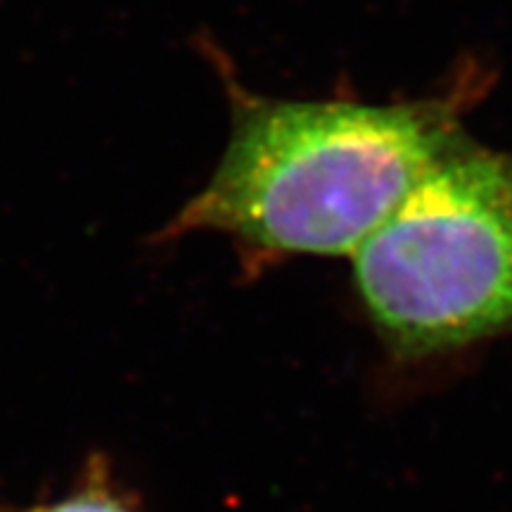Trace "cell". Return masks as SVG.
I'll use <instances>...</instances> for the list:
<instances>
[{"label": "cell", "instance_id": "2", "mask_svg": "<svg viewBox=\"0 0 512 512\" xmlns=\"http://www.w3.org/2000/svg\"><path fill=\"white\" fill-rule=\"evenodd\" d=\"M363 311L399 361L512 332V150L465 136L349 256Z\"/></svg>", "mask_w": 512, "mask_h": 512}, {"label": "cell", "instance_id": "1", "mask_svg": "<svg viewBox=\"0 0 512 512\" xmlns=\"http://www.w3.org/2000/svg\"><path fill=\"white\" fill-rule=\"evenodd\" d=\"M223 79L226 152L155 240L223 233L249 264H266L354 254L465 136V114L489 76L475 64L444 93L392 105L266 98L245 91L226 69Z\"/></svg>", "mask_w": 512, "mask_h": 512}, {"label": "cell", "instance_id": "3", "mask_svg": "<svg viewBox=\"0 0 512 512\" xmlns=\"http://www.w3.org/2000/svg\"><path fill=\"white\" fill-rule=\"evenodd\" d=\"M0 512H138L131 498L121 494L114 486L110 465L102 456L88 458L79 482L69 494L53 503H41L24 510H0Z\"/></svg>", "mask_w": 512, "mask_h": 512}]
</instances>
